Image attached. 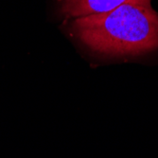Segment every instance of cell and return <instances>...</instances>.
<instances>
[{"label":"cell","mask_w":158,"mask_h":158,"mask_svg":"<svg viewBox=\"0 0 158 158\" xmlns=\"http://www.w3.org/2000/svg\"><path fill=\"white\" fill-rule=\"evenodd\" d=\"M64 27L99 55L131 57L158 49V12L152 5L124 4L108 12L73 18Z\"/></svg>","instance_id":"cell-1"},{"label":"cell","mask_w":158,"mask_h":158,"mask_svg":"<svg viewBox=\"0 0 158 158\" xmlns=\"http://www.w3.org/2000/svg\"><path fill=\"white\" fill-rule=\"evenodd\" d=\"M152 0H59V12L66 19L108 12L124 4L151 5Z\"/></svg>","instance_id":"cell-2"}]
</instances>
